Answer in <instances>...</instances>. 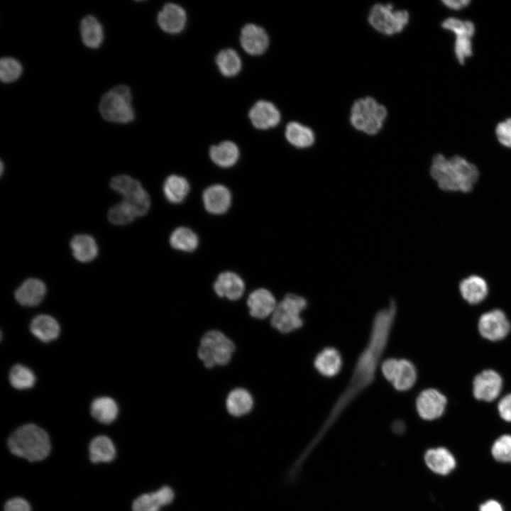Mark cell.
Wrapping results in <instances>:
<instances>
[{
    "label": "cell",
    "instance_id": "1",
    "mask_svg": "<svg viewBox=\"0 0 511 511\" xmlns=\"http://www.w3.org/2000/svg\"><path fill=\"white\" fill-rule=\"evenodd\" d=\"M397 314L391 300L373 319L368 341L359 354L346 386L338 397L319 434H323L344 410L375 380L380 359L387 348Z\"/></svg>",
    "mask_w": 511,
    "mask_h": 511
},
{
    "label": "cell",
    "instance_id": "2",
    "mask_svg": "<svg viewBox=\"0 0 511 511\" xmlns=\"http://www.w3.org/2000/svg\"><path fill=\"white\" fill-rule=\"evenodd\" d=\"M429 172L439 189L446 192H470L479 177L477 167L459 155L446 158L436 154Z\"/></svg>",
    "mask_w": 511,
    "mask_h": 511
},
{
    "label": "cell",
    "instance_id": "3",
    "mask_svg": "<svg viewBox=\"0 0 511 511\" xmlns=\"http://www.w3.org/2000/svg\"><path fill=\"white\" fill-rule=\"evenodd\" d=\"M10 451L30 461L44 459L50 453V441L46 432L34 424L23 425L8 440Z\"/></svg>",
    "mask_w": 511,
    "mask_h": 511
},
{
    "label": "cell",
    "instance_id": "4",
    "mask_svg": "<svg viewBox=\"0 0 511 511\" xmlns=\"http://www.w3.org/2000/svg\"><path fill=\"white\" fill-rule=\"evenodd\" d=\"M386 108L374 98L366 97L354 101L350 113V122L357 131L368 135L378 133L387 117Z\"/></svg>",
    "mask_w": 511,
    "mask_h": 511
},
{
    "label": "cell",
    "instance_id": "5",
    "mask_svg": "<svg viewBox=\"0 0 511 511\" xmlns=\"http://www.w3.org/2000/svg\"><path fill=\"white\" fill-rule=\"evenodd\" d=\"M236 349L233 342L221 331L212 329L201 338L197 356L207 368L225 366L231 361Z\"/></svg>",
    "mask_w": 511,
    "mask_h": 511
},
{
    "label": "cell",
    "instance_id": "6",
    "mask_svg": "<svg viewBox=\"0 0 511 511\" xmlns=\"http://www.w3.org/2000/svg\"><path fill=\"white\" fill-rule=\"evenodd\" d=\"M131 93L126 85H117L105 93L99 102V109L104 119L110 122L127 123L134 119L131 106Z\"/></svg>",
    "mask_w": 511,
    "mask_h": 511
},
{
    "label": "cell",
    "instance_id": "7",
    "mask_svg": "<svg viewBox=\"0 0 511 511\" xmlns=\"http://www.w3.org/2000/svg\"><path fill=\"white\" fill-rule=\"evenodd\" d=\"M307 307V300L304 297L294 293L287 294L272 314V327L282 334L300 329L304 324L301 314Z\"/></svg>",
    "mask_w": 511,
    "mask_h": 511
},
{
    "label": "cell",
    "instance_id": "8",
    "mask_svg": "<svg viewBox=\"0 0 511 511\" xmlns=\"http://www.w3.org/2000/svg\"><path fill=\"white\" fill-rule=\"evenodd\" d=\"M370 25L379 33L392 35L403 31L410 19L406 10H395L392 4H375L368 14Z\"/></svg>",
    "mask_w": 511,
    "mask_h": 511
},
{
    "label": "cell",
    "instance_id": "9",
    "mask_svg": "<svg viewBox=\"0 0 511 511\" xmlns=\"http://www.w3.org/2000/svg\"><path fill=\"white\" fill-rule=\"evenodd\" d=\"M111 188L121 194L134 213L136 217L147 214L150 207V198L141 182L128 175H121L113 177Z\"/></svg>",
    "mask_w": 511,
    "mask_h": 511
},
{
    "label": "cell",
    "instance_id": "10",
    "mask_svg": "<svg viewBox=\"0 0 511 511\" xmlns=\"http://www.w3.org/2000/svg\"><path fill=\"white\" fill-rule=\"evenodd\" d=\"M480 335L490 341L504 339L510 330V324L505 314L500 309L483 314L478 322Z\"/></svg>",
    "mask_w": 511,
    "mask_h": 511
},
{
    "label": "cell",
    "instance_id": "11",
    "mask_svg": "<svg viewBox=\"0 0 511 511\" xmlns=\"http://www.w3.org/2000/svg\"><path fill=\"white\" fill-rule=\"evenodd\" d=\"M446 405V398L433 388L422 391L416 399L418 414L425 420H434L441 417Z\"/></svg>",
    "mask_w": 511,
    "mask_h": 511
},
{
    "label": "cell",
    "instance_id": "12",
    "mask_svg": "<svg viewBox=\"0 0 511 511\" xmlns=\"http://www.w3.org/2000/svg\"><path fill=\"white\" fill-rule=\"evenodd\" d=\"M502 385L500 375L493 370H485L473 380V395L480 400L490 402L500 394Z\"/></svg>",
    "mask_w": 511,
    "mask_h": 511
},
{
    "label": "cell",
    "instance_id": "13",
    "mask_svg": "<svg viewBox=\"0 0 511 511\" xmlns=\"http://www.w3.org/2000/svg\"><path fill=\"white\" fill-rule=\"evenodd\" d=\"M230 190L221 184L207 187L202 193V202L207 211L214 215L225 214L231 205Z\"/></svg>",
    "mask_w": 511,
    "mask_h": 511
},
{
    "label": "cell",
    "instance_id": "14",
    "mask_svg": "<svg viewBox=\"0 0 511 511\" xmlns=\"http://www.w3.org/2000/svg\"><path fill=\"white\" fill-rule=\"evenodd\" d=\"M213 290L219 297L235 301L243 296L245 283L237 273L224 271L217 276L213 284Z\"/></svg>",
    "mask_w": 511,
    "mask_h": 511
},
{
    "label": "cell",
    "instance_id": "15",
    "mask_svg": "<svg viewBox=\"0 0 511 511\" xmlns=\"http://www.w3.org/2000/svg\"><path fill=\"white\" fill-rule=\"evenodd\" d=\"M247 307L250 315L263 319L272 314L276 307V300L273 293L265 288H258L248 297Z\"/></svg>",
    "mask_w": 511,
    "mask_h": 511
},
{
    "label": "cell",
    "instance_id": "16",
    "mask_svg": "<svg viewBox=\"0 0 511 511\" xmlns=\"http://www.w3.org/2000/svg\"><path fill=\"white\" fill-rule=\"evenodd\" d=\"M240 42L245 51L251 55H258L265 51L269 39L263 28L250 23L242 28Z\"/></svg>",
    "mask_w": 511,
    "mask_h": 511
},
{
    "label": "cell",
    "instance_id": "17",
    "mask_svg": "<svg viewBox=\"0 0 511 511\" xmlns=\"http://www.w3.org/2000/svg\"><path fill=\"white\" fill-rule=\"evenodd\" d=\"M253 125L259 129H268L277 126L280 121V114L276 106L266 101L256 102L249 112Z\"/></svg>",
    "mask_w": 511,
    "mask_h": 511
},
{
    "label": "cell",
    "instance_id": "18",
    "mask_svg": "<svg viewBox=\"0 0 511 511\" xmlns=\"http://www.w3.org/2000/svg\"><path fill=\"white\" fill-rule=\"evenodd\" d=\"M174 493L168 486H163L155 492L140 495L133 502V511H159L172 502Z\"/></svg>",
    "mask_w": 511,
    "mask_h": 511
},
{
    "label": "cell",
    "instance_id": "19",
    "mask_svg": "<svg viewBox=\"0 0 511 511\" xmlns=\"http://www.w3.org/2000/svg\"><path fill=\"white\" fill-rule=\"evenodd\" d=\"M46 293L43 282L37 278L25 280L16 290L15 298L22 306L34 307L39 304Z\"/></svg>",
    "mask_w": 511,
    "mask_h": 511
},
{
    "label": "cell",
    "instance_id": "20",
    "mask_svg": "<svg viewBox=\"0 0 511 511\" xmlns=\"http://www.w3.org/2000/svg\"><path fill=\"white\" fill-rule=\"evenodd\" d=\"M187 16L185 10L175 4L165 5L158 16L161 29L169 33H177L185 27Z\"/></svg>",
    "mask_w": 511,
    "mask_h": 511
},
{
    "label": "cell",
    "instance_id": "21",
    "mask_svg": "<svg viewBox=\"0 0 511 511\" xmlns=\"http://www.w3.org/2000/svg\"><path fill=\"white\" fill-rule=\"evenodd\" d=\"M314 366L320 375L327 378L334 377L341 369V355L334 347H325L315 356Z\"/></svg>",
    "mask_w": 511,
    "mask_h": 511
},
{
    "label": "cell",
    "instance_id": "22",
    "mask_svg": "<svg viewBox=\"0 0 511 511\" xmlns=\"http://www.w3.org/2000/svg\"><path fill=\"white\" fill-rule=\"evenodd\" d=\"M424 461L430 470L440 475L449 473L456 466L454 456L443 447L429 449L425 454Z\"/></svg>",
    "mask_w": 511,
    "mask_h": 511
},
{
    "label": "cell",
    "instance_id": "23",
    "mask_svg": "<svg viewBox=\"0 0 511 511\" xmlns=\"http://www.w3.org/2000/svg\"><path fill=\"white\" fill-rule=\"evenodd\" d=\"M459 290L463 298L470 304L482 302L488 293L486 281L478 275H471L462 280Z\"/></svg>",
    "mask_w": 511,
    "mask_h": 511
},
{
    "label": "cell",
    "instance_id": "24",
    "mask_svg": "<svg viewBox=\"0 0 511 511\" xmlns=\"http://www.w3.org/2000/svg\"><path fill=\"white\" fill-rule=\"evenodd\" d=\"M30 329L33 336L43 342L56 339L60 331L57 320L47 314H40L34 317L31 322Z\"/></svg>",
    "mask_w": 511,
    "mask_h": 511
},
{
    "label": "cell",
    "instance_id": "25",
    "mask_svg": "<svg viewBox=\"0 0 511 511\" xmlns=\"http://www.w3.org/2000/svg\"><path fill=\"white\" fill-rule=\"evenodd\" d=\"M253 406L252 395L243 388L233 389L226 399V410L231 415L234 417H241L249 413Z\"/></svg>",
    "mask_w": 511,
    "mask_h": 511
},
{
    "label": "cell",
    "instance_id": "26",
    "mask_svg": "<svg viewBox=\"0 0 511 511\" xmlns=\"http://www.w3.org/2000/svg\"><path fill=\"white\" fill-rule=\"evenodd\" d=\"M190 190L188 180L180 175H170L165 180L163 191L165 199L172 204L182 202Z\"/></svg>",
    "mask_w": 511,
    "mask_h": 511
},
{
    "label": "cell",
    "instance_id": "27",
    "mask_svg": "<svg viewBox=\"0 0 511 511\" xmlns=\"http://www.w3.org/2000/svg\"><path fill=\"white\" fill-rule=\"evenodd\" d=\"M209 156L212 162L223 168L234 165L239 158L237 145L231 141H224L211 147Z\"/></svg>",
    "mask_w": 511,
    "mask_h": 511
},
{
    "label": "cell",
    "instance_id": "28",
    "mask_svg": "<svg viewBox=\"0 0 511 511\" xmlns=\"http://www.w3.org/2000/svg\"><path fill=\"white\" fill-rule=\"evenodd\" d=\"M70 247L75 259L82 263L92 261L97 256V243L89 235L75 236L70 242Z\"/></svg>",
    "mask_w": 511,
    "mask_h": 511
},
{
    "label": "cell",
    "instance_id": "29",
    "mask_svg": "<svg viewBox=\"0 0 511 511\" xmlns=\"http://www.w3.org/2000/svg\"><path fill=\"white\" fill-rule=\"evenodd\" d=\"M285 134L287 141L298 148H309L315 141L313 131L309 127L296 121L287 123Z\"/></svg>",
    "mask_w": 511,
    "mask_h": 511
},
{
    "label": "cell",
    "instance_id": "30",
    "mask_svg": "<svg viewBox=\"0 0 511 511\" xmlns=\"http://www.w3.org/2000/svg\"><path fill=\"white\" fill-rule=\"evenodd\" d=\"M417 375L414 365L407 359L400 358L391 384L397 391L405 392L410 390L414 385Z\"/></svg>",
    "mask_w": 511,
    "mask_h": 511
},
{
    "label": "cell",
    "instance_id": "31",
    "mask_svg": "<svg viewBox=\"0 0 511 511\" xmlns=\"http://www.w3.org/2000/svg\"><path fill=\"white\" fill-rule=\"evenodd\" d=\"M92 417L103 424L113 422L118 416L119 407L114 399L109 397H99L91 404Z\"/></svg>",
    "mask_w": 511,
    "mask_h": 511
},
{
    "label": "cell",
    "instance_id": "32",
    "mask_svg": "<svg viewBox=\"0 0 511 511\" xmlns=\"http://www.w3.org/2000/svg\"><path fill=\"white\" fill-rule=\"evenodd\" d=\"M170 246L182 252H193L199 246V237L191 229L185 226L176 228L169 238Z\"/></svg>",
    "mask_w": 511,
    "mask_h": 511
},
{
    "label": "cell",
    "instance_id": "33",
    "mask_svg": "<svg viewBox=\"0 0 511 511\" xmlns=\"http://www.w3.org/2000/svg\"><path fill=\"white\" fill-rule=\"evenodd\" d=\"M81 37L84 44L90 48H98L103 40L101 23L92 16H87L80 23Z\"/></svg>",
    "mask_w": 511,
    "mask_h": 511
},
{
    "label": "cell",
    "instance_id": "34",
    "mask_svg": "<svg viewBox=\"0 0 511 511\" xmlns=\"http://www.w3.org/2000/svg\"><path fill=\"white\" fill-rule=\"evenodd\" d=\"M115 447L107 436H99L89 444V457L92 463L109 462L114 458Z\"/></svg>",
    "mask_w": 511,
    "mask_h": 511
},
{
    "label": "cell",
    "instance_id": "35",
    "mask_svg": "<svg viewBox=\"0 0 511 511\" xmlns=\"http://www.w3.org/2000/svg\"><path fill=\"white\" fill-rule=\"evenodd\" d=\"M216 62L222 75L232 77L238 73L241 67V59L233 49H225L219 52Z\"/></svg>",
    "mask_w": 511,
    "mask_h": 511
},
{
    "label": "cell",
    "instance_id": "36",
    "mask_svg": "<svg viewBox=\"0 0 511 511\" xmlns=\"http://www.w3.org/2000/svg\"><path fill=\"white\" fill-rule=\"evenodd\" d=\"M9 382L18 390H26L32 388L35 383L34 373L28 367L16 364L9 372Z\"/></svg>",
    "mask_w": 511,
    "mask_h": 511
},
{
    "label": "cell",
    "instance_id": "37",
    "mask_svg": "<svg viewBox=\"0 0 511 511\" xmlns=\"http://www.w3.org/2000/svg\"><path fill=\"white\" fill-rule=\"evenodd\" d=\"M22 66L16 59L3 57L0 62V78L4 83H10L19 78L22 73Z\"/></svg>",
    "mask_w": 511,
    "mask_h": 511
},
{
    "label": "cell",
    "instance_id": "38",
    "mask_svg": "<svg viewBox=\"0 0 511 511\" xmlns=\"http://www.w3.org/2000/svg\"><path fill=\"white\" fill-rule=\"evenodd\" d=\"M136 216L130 207L123 201L113 206L109 211L108 219L115 225H124L132 222Z\"/></svg>",
    "mask_w": 511,
    "mask_h": 511
},
{
    "label": "cell",
    "instance_id": "39",
    "mask_svg": "<svg viewBox=\"0 0 511 511\" xmlns=\"http://www.w3.org/2000/svg\"><path fill=\"white\" fill-rule=\"evenodd\" d=\"M441 25L444 29L454 32L456 37L471 38L475 32V26L471 21H462L449 17L445 19Z\"/></svg>",
    "mask_w": 511,
    "mask_h": 511
},
{
    "label": "cell",
    "instance_id": "40",
    "mask_svg": "<svg viewBox=\"0 0 511 511\" xmlns=\"http://www.w3.org/2000/svg\"><path fill=\"white\" fill-rule=\"evenodd\" d=\"M493 456L498 461L511 462V435H503L493 445Z\"/></svg>",
    "mask_w": 511,
    "mask_h": 511
},
{
    "label": "cell",
    "instance_id": "41",
    "mask_svg": "<svg viewBox=\"0 0 511 511\" xmlns=\"http://www.w3.org/2000/svg\"><path fill=\"white\" fill-rule=\"evenodd\" d=\"M456 57L460 64H463L466 58L472 55V43L471 38L456 37L454 44Z\"/></svg>",
    "mask_w": 511,
    "mask_h": 511
},
{
    "label": "cell",
    "instance_id": "42",
    "mask_svg": "<svg viewBox=\"0 0 511 511\" xmlns=\"http://www.w3.org/2000/svg\"><path fill=\"white\" fill-rule=\"evenodd\" d=\"M495 134L502 145L511 148V119L500 122L496 127Z\"/></svg>",
    "mask_w": 511,
    "mask_h": 511
},
{
    "label": "cell",
    "instance_id": "43",
    "mask_svg": "<svg viewBox=\"0 0 511 511\" xmlns=\"http://www.w3.org/2000/svg\"><path fill=\"white\" fill-rule=\"evenodd\" d=\"M399 359L395 358H388L383 361L381 363V371L385 378L392 383L396 369L397 367Z\"/></svg>",
    "mask_w": 511,
    "mask_h": 511
},
{
    "label": "cell",
    "instance_id": "44",
    "mask_svg": "<svg viewBox=\"0 0 511 511\" xmlns=\"http://www.w3.org/2000/svg\"><path fill=\"white\" fill-rule=\"evenodd\" d=\"M4 511H31L28 502L21 498L9 500L4 505Z\"/></svg>",
    "mask_w": 511,
    "mask_h": 511
},
{
    "label": "cell",
    "instance_id": "45",
    "mask_svg": "<svg viewBox=\"0 0 511 511\" xmlns=\"http://www.w3.org/2000/svg\"><path fill=\"white\" fill-rule=\"evenodd\" d=\"M500 417L507 422H511V393L503 397L498 403Z\"/></svg>",
    "mask_w": 511,
    "mask_h": 511
},
{
    "label": "cell",
    "instance_id": "46",
    "mask_svg": "<svg viewBox=\"0 0 511 511\" xmlns=\"http://www.w3.org/2000/svg\"><path fill=\"white\" fill-rule=\"evenodd\" d=\"M470 1L468 0H446V1H442V3L449 7V9H454V10H459L463 9V7H466L470 4Z\"/></svg>",
    "mask_w": 511,
    "mask_h": 511
},
{
    "label": "cell",
    "instance_id": "47",
    "mask_svg": "<svg viewBox=\"0 0 511 511\" xmlns=\"http://www.w3.org/2000/svg\"><path fill=\"white\" fill-rule=\"evenodd\" d=\"M480 511H503L500 504L496 500H491L485 502L480 507Z\"/></svg>",
    "mask_w": 511,
    "mask_h": 511
},
{
    "label": "cell",
    "instance_id": "48",
    "mask_svg": "<svg viewBox=\"0 0 511 511\" xmlns=\"http://www.w3.org/2000/svg\"><path fill=\"white\" fill-rule=\"evenodd\" d=\"M405 425L402 421L397 420L392 424V430L397 434H402L405 432Z\"/></svg>",
    "mask_w": 511,
    "mask_h": 511
}]
</instances>
